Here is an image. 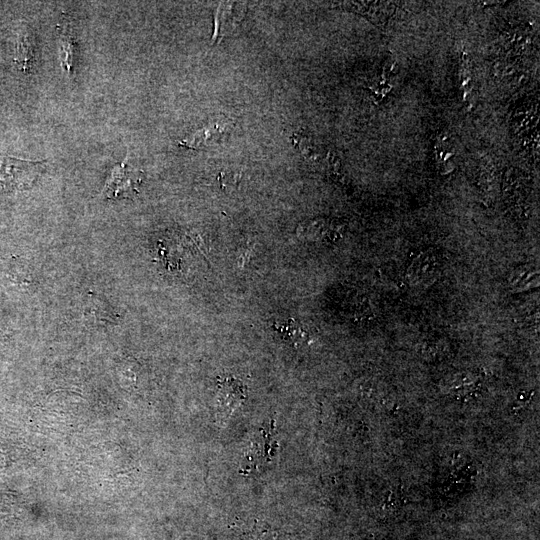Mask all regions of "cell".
I'll return each instance as SVG.
<instances>
[{
  "label": "cell",
  "mask_w": 540,
  "mask_h": 540,
  "mask_svg": "<svg viewBox=\"0 0 540 540\" xmlns=\"http://www.w3.org/2000/svg\"><path fill=\"white\" fill-rule=\"evenodd\" d=\"M44 164L0 154V190L12 191L29 186Z\"/></svg>",
  "instance_id": "obj_1"
},
{
  "label": "cell",
  "mask_w": 540,
  "mask_h": 540,
  "mask_svg": "<svg viewBox=\"0 0 540 540\" xmlns=\"http://www.w3.org/2000/svg\"><path fill=\"white\" fill-rule=\"evenodd\" d=\"M246 9L247 5L243 2H220L216 6L213 12V45H216L225 35L236 29L244 19Z\"/></svg>",
  "instance_id": "obj_2"
},
{
  "label": "cell",
  "mask_w": 540,
  "mask_h": 540,
  "mask_svg": "<svg viewBox=\"0 0 540 540\" xmlns=\"http://www.w3.org/2000/svg\"><path fill=\"white\" fill-rule=\"evenodd\" d=\"M245 398V386L239 380L232 377L220 380L217 393V422L225 423Z\"/></svg>",
  "instance_id": "obj_3"
},
{
  "label": "cell",
  "mask_w": 540,
  "mask_h": 540,
  "mask_svg": "<svg viewBox=\"0 0 540 540\" xmlns=\"http://www.w3.org/2000/svg\"><path fill=\"white\" fill-rule=\"evenodd\" d=\"M140 180V172L129 166L127 159H125L111 171L103 195L106 198H115L120 194H131L137 189Z\"/></svg>",
  "instance_id": "obj_4"
},
{
  "label": "cell",
  "mask_w": 540,
  "mask_h": 540,
  "mask_svg": "<svg viewBox=\"0 0 540 540\" xmlns=\"http://www.w3.org/2000/svg\"><path fill=\"white\" fill-rule=\"evenodd\" d=\"M222 130L219 125H210L196 131L193 135L183 139L179 144L191 149H198L213 143Z\"/></svg>",
  "instance_id": "obj_5"
},
{
  "label": "cell",
  "mask_w": 540,
  "mask_h": 540,
  "mask_svg": "<svg viewBox=\"0 0 540 540\" xmlns=\"http://www.w3.org/2000/svg\"><path fill=\"white\" fill-rule=\"evenodd\" d=\"M60 59L62 67L70 73L73 69L75 41L69 26H64L59 34Z\"/></svg>",
  "instance_id": "obj_6"
},
{
  "label": "cell",
  "mask_w": 540,
  "mask_h": 540,
  "mask_svg": "<svg viewBox=\"0 0 540 540\" xmlns=\"http://www.w3.org/2000/svg\"><path fill=\"white\" fill-rule=\"evenodd\" d=\"M32 45L29 35L27 33H21L18 36L16 42L15 62L22 71L30 69V65L33 58Z\"/></svg>",
  "instance_id": "obj_7"
},
{
  "label": "cell",
  "mask_w": 540,
  "mask_h": 540,
  "mask_svg": "<svg viewBox=\"0 0 540 540\" xmlns=\"http://www.w3.org/2000/svg\"><path fill=\"white\" fill-rule=\"evenodd\" d=\"M276 328L286 340L295 345L296 343L301 342V340L304 338V332L292 319L277 323Z\"/></svg>",
  "instance_id": "obj_8"
}]
</instances>
